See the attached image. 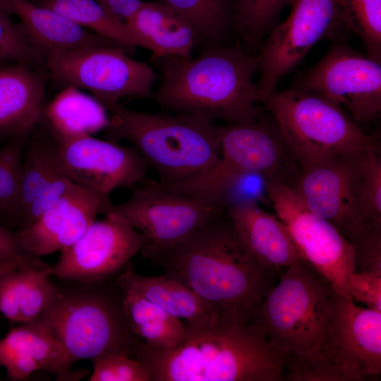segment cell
Wrapping results in <instances>:
<instances>
[{
    "mask_svg": "<svg viewBox=\"0 0 381 381\" xmlns=\"http://www.w3.org/2000/svg\"><path fill=\"white\" fill-rule=\"evenodd\" d=\"M337 293L299 260L281 274L255 309L251 322L280 359L285 380L343 381L335 347Z\"/></svg>",
    "mask_w": 381,
    "mask_h": 381,
    "instance_id": "cell-1",
    "label": "cell"
},
{
    "mask_svg": "<svg viewBox=\"0 0 381 381\" xmlns=\"http://www.w3.org/2000/svg\"><path fill=\"white\" fill-rule=\"evenodd\" d=\"M150 262L193 290L220 319L238 323L251 322L275 285L277 272L250 253L226 212Z\"/></svg>",
    "mask_w": 381,
    "mask_h": 381,
    "instance_id": "cell-2",
    "label": "cell"
},
{
    "mask_svg": "<svg viewBox=\"0 0 381 381\" xmlns=\"http://www.w3.org/2000/svg\"><path fill=\"white\" fill-rule=\"evenodd\" d=\"M182 342L157 349L140 341L130 357L143 365L150 381H282V363L262 332L251 322L219 319L185 323Z\"/></svg>",
    "mask_w": 381,
    "mask_h": 381,
    "instance_id": "cell-3",
    "label": "cell"
},
{
    "mask_svg": "<svg viewBox=\"0 0 381 381\" xmlns=\"http://www.w3.org/2000/svg\"><path fill=\"white\" fill-rule=\"evenodd\" d=\"M162 73L155 101L174 113L204 116L212 121L249 124L260 119L253 76L258 55L238 46L212 47L192 59H152Z\"/></svg>",
    "mask_w": 381,
    "mask_h": 381,
    "instance_id": "cell-4",
    "label": "cell"
},
{
    "mask_svg": "<svg viewBox=\"0 0 381 381\" xmlns=\"http://www.w3.org/2000/svg\"><path fill=\"white\" fill-rule=\"evenodd\" d=\"M107 140H126L140 153L161 184H172L201 174L220 156L219 128L210 119L191 114H148L119 103L107 108Z\"/></svg>",
    "mask_w": 381,
    "mask_h": 381,
    "instance_id": "cell-5",
    "label": "cell"
},
{
    "mask_svg": "<svg viewBox=\"0 0 381 381\" xmlns=\"http://www.w3.org/2000/svg\"><path fill=\"white\" fill-rule=\"evenodd\" d=\"M117 275L54 283L51 304L36 319L48 327L73 363L111 353L130 356L142 341L131 327Z\"/></svg>",
    "mask_w": 381,
    "mask_h": 381,
    "instance_id": "cell-6",
    "label": "cell"
},
{
    "mask_svg": "<svg viewBox=\"0 0 381 381\" xmlns=\"http://www.w3.org/2000/svg\"><path fill=\"white\" fill-rule=\"evenodd\" d=\"M289 184L310 211L351 244L366 229L381 226V160L375 144L300 169L295 183Z\"/></svg>",
    "mask_w": 381,
    "mask_h": 381,
    "instance_id": "cell-7",
    "label": "cell"
},
{
    "mask_svg": "<svg viewBox=\"0 0 381 381\" xmlns=\"http://www.w3.org/2000/svg\"><path fill=\"white\" fill-rule=\"evenodd\" d=\"M261 102L273 114L284 145L300 169L375 144L344 109L317 94L295 87L274 91Z\"/></svg>",
    "mask_w": 381,
    "mask_h": 381,
    "instance_id": "cell-8",
    "label": "cell"
},
{
    "mask_svg": "<svg viewBox=\"0 0 381 381\" xmlns=\"http://www.w3.org/2000/svg\"><path fill=\"white\" fill-rule=\"evenodd\" d=\"M44 55L55 80L89 90L106 109L123 97H150L156 80L153 68L130 57L121 46H90Z\"/></svg>",
    "mask_w": 381,
    "mask_h": 381,
    "instance_id": "cell-9",
    "label": "cell"
},
{
    "mask_svg": "<svg viewBox=\"0 0 381 381\" xmlns=\"http://www.w3.org/2000/svg\"><path fill=\"white\" fill-rule=\"evenodd\" d=\"M143 234L142 256L151 261L177 245L224 210L203 199L179 194L147 179L124 202L111 208Z\"/></svg>",
    "mask_w": 381,
    "mask_h": 381,
    "instance_id": "cell-10",
    "label": "cell"
},
{
    "mask_svg": "<svg viewBox=\"0 0 381 381\" xmlns=\"http://www.w3.org/2000/svg\"><path fill=\"white\" fill-rule=\"evenodd\" d=\"M267 187L270 203L288 229L301 260L351 299L346 279L354 271L353 245L333 224L310 211L288 183L269 179Z\"/></svg>",
    "mask_w": 381,
    "mask_h": 381,
    "instance_id": "cell-11",
    "label": "cell"
},
{
    "mask_svg": "<svg viewBox=\"0 0 381 381\" xmlns=\"http://www.w3.org/2000/svg\"><path fill=\"white\" fill-rule=\"evenodd\" d=\"M345 28L341 0H296L290 15L272 31L258 56L255 83L260 102L319 41Z\"/></svg>",
    "mask_w": 381,
    "mask_h": 381,
    "instance_id": "cell-12",
    "label": "cell"
},
{
    "mask_svg": "<svg viewBox=\"0 0 381 381\" xmlns=\"http://www.w3.org/2000/svg\"><path fill=\"white\" fill-rule=\"evenodd\" d=\"M219 145V158L210 169L162 187L174 193L195 196L226 176L241 171L258 173L268 180L280 179L284 181V171L295 163L277 127L271 128L260 119L249 124L220 126Z\"/></svg>",
    "mask_w": 381,
    "mask_h": 381,
    "instance_id": "cell-13",
    "label": "cell"
},
{
    "mask_svg": "<svg viewBox=\"0 0 381 381\" xmlns=\"http://www.w3.org/2000/svg\"><path fill=\"white\" fill-rule=\"evenodd\" d=\"M296 88L326 98L346 110L355 122L365 123L381 112V64L337 43Z\"/></svg>",
    "mask_w": 381,
    "mask_h": 381,
    "instance_id": "cell-14",
    "label": "cell"
},
{
    "mask_svg": "<svg viewBox=\"0 0 381 381\" xmlns=\"http://www.w3.org/2000/svg\"><path fill=\"white\" fill-rule=\"evenodd\" d=\"M82 236L61 250L51 275L59 279L93 282L117 275L144 247L146 239L124 217L110 210Z\"/></svg>",
    "mask_w": 381,
    "mask_h": 381,
    "instance_id": "cell-15",
    "label": "cell"
},
{
    "mask_svg": "<svg viewBox=\"0 0 381 381\" xmlns=\"http://www.w3.org/2000/svg\"><path fill=\"white\" fill-rule=\"evenodd\" d=\"M71 180L109 195L120 188L134 189L147 179L148 166L133 147L92 135L56 142Z\"/></svg>",
    "mask_w": 381,
    "mask_h": 381,
    "instance_id": "cell-16",
    "label": "cell"
},
{
    "mask_svg": "<svg viewBox=\"0 0 381 381\" xmlns=\"http://www.w3.org/2000/svg\"><path fill=\"white\" fill-rule=\"evenodd\" d=\"M112 205L109 195L73 183L35 222L14 233L25 253L40 258L74 243Z\"/></svg>",
    "mask_w": 381,
    "mask_h": 381,
    "instance_id": "cell-17",
    "label": "cell"
},
{
    "mask_svg": "<svg viewBox=\"0 0 381 381\" xmlns=\"http://www.w3.org/2000/svg\"><path fill=\"white\" fill-rule=\"evenodd\" d=\"M337 363L343 381L381 373V312L361 307L337 293L334 306Z\"/></svg>",
    "mask_w": 381,
    "mask_h": 381,
    "instance_id": "cell-18",
    "label": "cell"
},
{
    "mask_svg": "<svg viewBox=\"0 0 381 381\" xmlns=\"http://www.w3.org/2000/svg\"><path fill=\"white\" fill-rule=\"evenodd\" d=\"M72 364L63 346L37 320L11 329L0 339V367L6 370L9 380H23L37 370L63 381L85 375L83 370H71Z\"/></svg>",
    "mask_w": 381,
    "mask_h": 381,
    "instance_id": "cell-19",
    "label": "cell"
},
{
    "mask_svg": "<svg viewBox=\"0 0 381 381\" xmlns=\"http://www.w3.org/2000/svg\"><path fill=\"white\" fill-rule=\"evenodd\" d=\"M135 47L152 52V58L191 57L197 37L191 23L162 2H142L124 23Z\"/></svg>",
    "mask_w": 381,
    "mask_h": 381,
    "instance_id": "cell-20",
    "label": "cell"
},
{
    "mask_svg": "<svg viewBox=\"0 0 381 381\" xmlns=\"http://www.w3.org/2000/svg\"><path fill=\"white\" fill-rule=\"evenodd\" d=\"M226 214L241 241L264 266L280 274L301 260L286 225L260 205L235 206Z\"/></svg>",
    "mask_w": 381,
    "mask_h": 381,
    "instance_id": "cell-21",
    "label": "cell"
},
{
    "mask_svg": "<svg viewBox=\"0 0 381 381\" xmlns=\"http://www.w3.org/2000/svg\"><path fill=\"white\" fill-rule=\"evenodd\" d=\"M32 66L0 65V142L29 135L40 120L45 78Z\"/></svg>",
    "mask_w": 381,
    "mask_h": 381,
    "instance_id": "cell-22",
    "label": "cell"
},
{
    "mask_svg": "<svg viewBox=\"0 0 381 381\" xmlns=\"http://www.w3.org/2000/svg\"><path fill=\"white\" fill-rule=\"evenodd\" d=\"M0 5L19 18L28 37L42 54L90 46H121L87 32L54 10L28 0H0Z\"/></svg>",
    "mask_w": 381,
    "mask_h": 381,
    "instance_id": "cell-23",
    "label": "cell"
},
{
    "mask_svg": "<svg viewBox=\"0 0 381 381\" xmlns=\"http://www.w3.org/2000/svg\"><path fill=\"white\" fill-rule=\"evenodd\" d=\"M125 293L140 296L192 325H210L219 317L214 309L188 286L166 274H137L128 262L117 275Z\"/></svg>",
    "mask_w": 381,
    "mask_h": 381,
    "instance_id": "cell-24",
    "label": "cell"
},
{
    "mask_svg": "<svg viewBox=\"0 0 381 381\" xmlns=\"http://www.w3.org/2000/svg\"><path fill=\"white\" fill-rule=\"evenodd\" d=\"M51 268H18L1 275L0 315L22 324L41 316L55 294V284L49 279Z\"/></svg>",
    "mask_w": 381,
    "mask_h": 381,
    "instance_id": "cell-25",
    "label": "cell"
},
{
    "mask_svg": "<svg viewBox=\"0 0 381 381\" xmlns=\"http://www.w3.org/2000/svg\"><path fill=\"white\" fill-rule=\"evenodd\" d=\"M45 116L56 142L92 135L109 125L107 109L95 97L65 86L47 107Z\"/></svg>",
    "mask_w": 381,
    "mask_h": 381,
    "instance_id": "cell-26",
    "label": "cell"
},
{
    "mask_svg": "<svg viewBox=\"0 0 381 381\" xmlns=\"http://www.w3.org/2000/svg\"><path fill=\"white\" fill-rule=\"evenodd\" d=\"M36 126L28 137L23 152L20 216L44 188L68 175L58 143L48 131H37Z\"/></svg>",
    "mask_w": 381,
    "mask_h": 381,
    "instance_id": "cell-27",
    "label": "cell"
},
{
    "mask_svg": "<svg viewBox=\"0 0 381 381\" xmlns=\"http://www.w3.org/2000/svg\"><path fill=\"white\" fill-rule=\"evenodd\" d=\"M124 307L133 331L150 347L174 349L183 340L185 327L180 319L146 299L125 293Z\"/></svg>",
    "mask_w": 381,
    "mask_h": 381,
    "instance_id": "cell-28",
    "label": "cell"
},
{
    "mask_svg": "<svg viewBox=\"0 0 381 381\" xmlns=\"http://www.w3.org/2000/svg\"><path fill=\"white\" fill-rule=\"evenodd\" d=\"M28 135L13 136L0 147V223L12 231L21 213L22 162Z\"/></svg>",
    "mask_w": 381,
    "mask_h": 381,
    "instance_id": "cell-29",
    "label": "cell"
},
{
    "mask_svg": "<svg viewBox=\"0 0 381 381\" xmlns=\"http://www.w3.org/2000/svg\"><path fill=\"white\" fill-rule=\"evenodd\" d=\"M39 5L54 10L79 26L122 47H135L125 24L95 0H41Z\"/></svg>",
    "mask_w": 381,
    "mask_h": 381,
    "instance_id": "cell-30",
    "label": "cell"
},
{
    "mask_svg": "<svg viewBox=\"0 0 381 381\" xmlns=\"http://www.w3.org/2000/svg\"><path fill=\"white\" fill-rule=\"evenodd\" d=\"M267 181L265 176L258 173L236 172L221 179L195 197L217 205L225 212L238 205H269Z\"/></svg>",
    "mask_w": 381,
    "mask_h": 381,
    "instance_id": "cell-31",
    "label": "cell"
},
{
    "mask_svg": "<svg viewBox=\"0 0 381 381\" xmlns=\"http://www.w3.org/2000/svg\"><path fill=\"white\" fill-rule=\"evenodd\" d=\"M346 30L362 40L367 56L381 64V0H341Z\"/></svg>",
    "mask_w": 381,
    "mask_h": 381,
    "instance_id": "cell-32",
    "label": "cell"
},
{
    "mask_svg": "<svg viewBox=\"0 0 381 381\" xmlns=\"http://www.w3.org/2000/svg\"><path fill=\"white\" fill-rule=\"evenodd\" d=\"M296 0H238L235 22L248 44L255 43L282 10Z\"/></svg>",
    "mask_w": 381,
    "mask_h": 381,
    "instance_id": "cell-33",
    "label": "cell"
},
{
    "mask_svg": "<svg viewBox=\"0 0 381 381\" xmlns=\"http://www.w3.org/2000/svg\"><path fill=\"white\" fill-rule=\"evenodd\" d=\"M182 14L193 25L197 36L215 39L225 25V11L221 0H159Z\"/></svg>",
    "mask_w": 381,
    "mask_h": 381,
    "instance_id": "cell-34",
    "label": "cell"
},
{
    "mask_svg": "<svg viewBox=\"0 0 381 381\" xmlns=\"http://www.w3.org/2000/svg\"><path fill=\"white\" fill-rule=\"evenodd\" d=\"M23 26L15 23L0 5V65L23 64L32 66L42 58Z\"/></svg>",
    "mask_w": 381,
    "mask_h": 381,
    "instance_id": "cell-35",
    "label": "cell"
},
{
    "mask_svg": "<svg viewBox=\"0 0 381 381\" xmlns=\"http://www.w3.org/2000/svg\"><path fill=\"white\" fill-rule=\"evenodd\" d=\"M90 381H150L142 363L125 353H111L92 360Z\"/></svg>",
    "mask_w": 381,
    "mask_h": 381,
    "instance_id": "cell-36",
    "label": "cell"
},
{
    "mask_svg": "<svg viewBox=\"0 0 381 381\" xmlns=\"http://www.w3.org/2000/svg\"><path fill=\"white\" fill-rule=\"evenodd\" d=\"M352 245L354 271L381 274V226L366 229Z\"/></svg>",
    "mask_w": 381,
    "mask_h": 381,
    "instance_id": "cell-37",
    "label": "cell"
},
{
    "mask_svg": "<svg viewBox=\"0 0 381 381\" xmlns=\"http://www.w3.org/2000/svg\"><path fill=\"white\" fill-rule=\"evenodd\" d=\"M346 282L351 300L381 312V274L353 271L347 275Z\"/></svg>",
    "mask_w": 381,
    "mask_h": 381,
    "instance_id": "cell-38",
    "label": "cell"
},
{
    "mask_svg": "<svg viewBox=\"0 0 381 381\" xmlns=\"http://www.w3.org/2000/svg\"><path fill=\"white\" fill-rule=\"evenodd\" d=\"M0 263H17L20 269L47 270L49 265L40 258L25 253L20 248L14 231L0 223Z\"/></svg>",
    "mask_w": 381,
    "mask_h": 381,
    "instance_id": "cell-39",
    "label": "cell"
},
{
    "mask_svg": "<svg viewBox=\"0 0 381 381\" xmlns=\"http://www.w3.org/2000/svg\"><path fill=\"white\" fill-rule=\"evenodd\" d=\"M111 15L123 23L139 7L141 0H95Z\"/></svg>",
    "mask_w": 381,
    "mask_h": 381,
    "instance_id": "cell-40",
    "label": "cell"
},
{
    "mask_svg": "<svg viewBox=\"0 0 381 381\" xmlns=\"http://www.w3.org/2000/svg\"><path fill=\"white\" fill-rule=\"evenodd\" d=\"M18 268L20 269V266L17 263H0V276L8 271Z\"/></svg>",
    "mask_w": 381,
    "mask_h": 381,
    "instance_id": "cell-41",
    "label": "cell"
},
{
    "mask_svg": "<svg viewBox=\"0 0 381 381\" xmlns=\"http://www.w3.org/2000/svg\"><path fill=\"white\" fill-rule=\"evenodd\" d=\"M0 380H2L1 379H0Z\"/></svg>",
    "mask_w": 381,
    "mask_h": 381,
    "instance_id": "cell-42",
    "label": "cell"
}]
</instances>
